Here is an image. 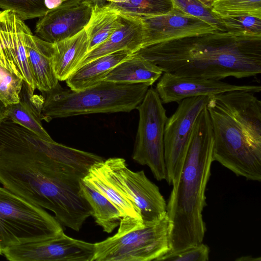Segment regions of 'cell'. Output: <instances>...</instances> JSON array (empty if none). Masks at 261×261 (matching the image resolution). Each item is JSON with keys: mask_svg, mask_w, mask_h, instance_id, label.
Wrapping results in <instances>:
<instances>
[{"mask_svg": "<svg viewBox=\"0 0 261 261\" xmlns=\"http://www.w3.org/2000/svg\"><path fill=\"white\" fill-rule=\"evenodd\" d=\"M95 162L94 153L44 140L9 119L0 122V182L75 231L92 215L80 183Z\"/></svg>", "mask_w": 261, "mask_h": 261, "instance_id": "cell-1", "label": "cell"}, {"mask_svg": "<svg viewBox=\"0 0 261 261\" xmlns=\"http://www.w3.org/2000/svg\"><path fill=\"white\" fill-rule=\"evenodd\" d=\"M135 53L163 72L180 76L221 80L261 73V36L199 34L150 45Z\"/></svg>", "mask_w": 261, "mask_h": 261, "instance_id": "cell-2", "label": "cell"}, {"mask_svg": "<svg viewBox=\"0 0 261 261\" xmlns=\"http://www.w3.org/2000/svg\"><path fill=\"white\" fill-rule=\"evenodd\" d=\"M214 133L213 158L237 176L261 181V102L236 90L208 97Z\"/></svg>", "mask_w": 261, "mask_h": 261, "instance_id": "cell-3", "label": "cell"}, {"mask_svg": "<svg viewBox=\"0 0 261 261\" xmlns=\"http://www.w3.org/2000/svg\"><path fill=\"white\" fill-rule=\"evenodd\" d=\"M214 133L206 107L194 124L181 171L172 185L166 214L170 225V250L202 242L205 189L213 161Z\"/></svg>", "mask_w": 261, "mask_h": 261, "instance_id": "cell-4", "label": "cell"}, {"mask_svg": "<svg viewBox=\"0 0 261 261\" xmlns=\"http://www.w3.org/2000/svg\"><path fill=\"white\" fill-rule=\"evenodd\" d=\"M150 87L145 83L105 80L79 91L63 89L59 85L51 91L42 92L41 119L49 122L55 118L81 115L129 112L142 102Z\"/></svg>", "mask_w": 261, "mask_h": 261, "instance_id": "cell-5", "label": "cell"}, {"mask_svg": "<svg viewBox=\"0 0 261 261\" xmlns=\"http://www.w3.org/2000/svg\"><path fill=\"white\" fill-rule=\"evenodd\" d=\"M61 223L44 208L0 187V255L7 248L55 238Z\"/></svg>", "mask_w": 261, "mask_h": 261, "instance_id": "cell-6", "label": "cell"}, {"mask_svg": "<svg viewBox=\"0 0 261 261\" xmlns=\"http://www.w3.org/2000/svg\"><path fill=\"white\" fill-rule=\"evenodd\" d=\"M93 261H150L171 250L170 225L165 215L155 221L117 232L94 244Z\"/></svg>", "mask_w": 261, "mask_h": 261, "instance_id": "cell-7", "label": "cell"}, {"mask_svg": "<svg viewBox=\"0 0 261 261\" xmlns=\"http://www.w3.org/2000/svg\"><path fill=\"white\" fill-rule=\"evenodd\" d=\"M136 109L139 119L133 159L149 167L156 180H166L164 135L168 117L155 89L148 88Z\"/></svg>", "mask_w": 261, "mask_h": 261, "instance_id": "cell-8", "label": "cell"}, {"mask_svg": "<svg viewBox=\"0 0 261 261\" xmlns=\"http://www.w3.org/2000/svg\"><path fill=\"white\" fill-rule=\"evenodd\" d=\"M209 96H200L182 99L175 112L167 118L164 135L166 181L176 182L181 171L195 122L206 107Z\"/></svg>", "mask_w": 261, "mask_h": 261, "instance_id": "cell-9", "label": "cell"}, {"mask_svg": "<svg viewBox=\"0 0 261 261\" xmlns=\"http://www.w3.org/2000/svg\"><path fill=\"white\" fill-rule=\"evenodd\" d=\"M94 244L64 232L47 240L14 246L3 253L10 261H93Z\"/></svg>", "mask_w": 261, "mask_h": 261, "instance_id": "cell-10", "label": "cell"}, {"mask_svg": "<svg viewBox=\"0 0 261 261\" xmlns=\"http://www.w3.org/2000/svg\"><path fill=\"white\" fill-rule=\"evenodd\" d=\"M106 160L122 188L139 209L144 224L158 220L166 215L167 203L164 197L143 170L132 171L123 158Z\"/></svg>", "mask_w": 261, "mask_h": 261, "instance_id": "cell-11", "label": "cell"}, {"mask_svg": "<svg viewBox=\"0 0 261 261\" xmlns=\"http://www.w3.org/2000/svg\"><path fill=\"white\" fill-rule=\"evenodd\" d=\"M28 28L13 11H0V64L20 77L34 93L37 88L24 43Z\"/></svg>", "mask_w": 261, "mask_h": 261, "instance_id": "cell-12", "label": "cell"}, {"mask_svg": "<svg viewBox=\"0 0 261 261\" xmlns=\"http://www.w3.org/2000/svg\"><path fill=\"white\" fill-rule=\"evenodd\" d=\"M155 90L163 103L176 102L200 96H210L226 92L242 90L258 93L260 85H238L221 80L198 77H184L168 72H163Z\"/></svg>", "mask_w": 261, "mask_h": 261, "instance_id": "cell-13", "label": "cell"}, {"mask_svg": "<svg viewBox=\"0 0 261 261\" xmlns=\"http://www.w3.org/2000/svg\"><path fill=\"white\" fill-rule=\"evenodd\" d=\"M141 18L144 28V36L141 48L190 35L220 32L175 6L166 14Z\"/></svg>", "mask_w": 261, "mask_h": 261, "instance_id": "cell-14", "label": "cell"}, {"mask_svg": "<svg viewBox=\"0 0 261 261\" xmlns=\"http://www.w3.org/2000/svg\"><path fill=\"white\" fill-rule=\"evenodd\" d=\"M83 180L106 196L119 211L121 215L120 229L144 225L139 209L122 188L106 160L94 164Z\"/></svg>", "mask_w": 261, "mask_h": 261, "instance_id": "cell-15", "label": "cell"}, {"mask_svg": "<svg viewBox=\"0 0 261 261\" xmlns=\"http://www.w3.org/2000/svg\"><path fill=\"white\" fill-rule=\"evenodd\" d=\"M92 9L90 3L79 0L51 10L39 18L35 35L51 43L71 37L85 28Z\"/></svg>", "mask_w": 261, "mask_h": 261, "instance_id": "cell-16", "label": "cell"}, {"mask_svg": "<svg viewBox=\"0 0 261 261\" xmlns=\"http://www.w3.org/2000/svg\"><path fill=\"white\" fill-rule=\"evenodd\" d=\"M24 43L37 89L41 92L56 89L60 84L53 65V43L34 35L29 27L24 34Z\"/></svg>", "mask_w": 261, "mask_h": 261, "instance_id": "cell-17", "label": "cell"}, {"mask_svg": "<svg viewBox=\"0 0 261 261\" xmlns=\"http://www.w3.org/2000/svg\"><path fill=\"white\" fill-rule=\"evenodd\" d=\"M122 24L103 43L87 54L79 68L100 57L122 50L132 54L141 48L143 42L144 28L139 16L121 13Z\"/></svg>", "mask_w": 261, "mask_h": 261, "instance_id": "cell-18", "label": "cell"}, {"mask_svg": "<svg viewBox=\"0 0 261 261\" xmlns=\"http://www.w3.org/2000/svg\"><path fill=\"white\" fill-rule=\"evenodd\" d=\"M19 102L7 106L8 116L13 122L34 133L41 138L54 140L41 123L43 96L35 95L23 81Z\"/></svg>", "mask_w": 261, "mask_h": 261, "instance_id": "cell-19", "label": "cell"}, {"mask_svg": "<svg viewBox=\"0 0 261 261\" xmlns=\"http://www.w3.org/2000/svg\"><path fill=\"white\" fill-rule=\"evenodd\" d=\"M53 65L59 81H66L78 68L88 53V39L85 29L76 35L53 43Z\"/></svg>", "mask_w": 261, "mask_h": 261, "instance_id": "cell-20", "label": "cell"}, {"mask_svg": "<svg viewBox=\"0 0 261 261\" xmlns=\"http://www.w3.org/2000/svg\"><path fill=\"white\" fill-rule=\"evenodd\" d=\"M131 55L129 51L122 50L93 60L73 72L65 81L67 85L74 91L93 87L103 81L114 67Z\"/></svg>", "mask_w": 261, "mask_h": 261, "instance_id": "cell-21", "label": "cell"}, {"mask_svg": "<svg viewBox=\"0 0 261 261\" xmlns=\"http://www.w3.org/2000/svg\"><path fill=\"white\" fill-rule=\"evenodd\" d=\"M163 72L151 61L133 54L114 67L103 80L118 83H145L150 86Z\"/></svg>", "mask_w": 261, "mask_h": 261, "instance_id": "cell-22", "label": "cell"}, {"mask_svg": "<svg viewBox=\"0 0 261 261\" xmlns=\"http://www.w3.org/2000/svg\"><path fill=\"white\" fill-rule=\"evenodd\" d=\"M121 24L120 12L109 3L93 6L84 28L88 39V53L105 42Z\"/></svg>", "mask_w": 261, "mask_h": 261, "instance_id": "cell-23", "label": "cell"}, {"mask_svg": "<svg viewBox=\"0 0 261 261\" xmlns=\"http://www.w3.org/2000/svg\"><path fill=\"white\" fill-rule=\"evenodd\" d=\"M81 193L92 209L96 223L108 233L119 225L121 215L115 205L103 195L82 179Z\"/></svg>", "mask_w": 261, "mask_h": 261, "instance_id": "cell-24", "label": "cell"}, {"mask_svg": "<svg viewBox=\"0 0 261 261\" xmlns=\"http://www.w3.org/2000/svg\"><path fill=\"white\" fill-rule=\"evenodd\" d=\"M79 0H0V8L13 11L22 20L40 18L48 12Z\"/></svg>", "mask_w": 261, "mask_h": 261, "instance_id": "cell-25", "label": "cell"}, {"mask_svg": "<svg viewBox=\"0 0 261 261\" xmlns=\"http://www.w3.org/2000/svg\"><path fill=\"white\" fill-rule=\"evenodd\" d=\"M212 11L226 32L235 35L261 36V16L245 12Z\"/></svg>", "mask_w": 261, "mask_h": 261, "instance_id": "cell-26", "label": "cell"}, {"mask_svg": "<svg viewBox=\"0 0 261 261\" xmlns=\"http://www.w3.org/2000/svg\"><path fill=\"white\" fill-rule=\"evenodd\" d=\"M111 5L121 13L141 18L166 14L174 7L172 0H126L123 4Z\"/></svg>", "mask_w": 261, "mask_h": 261, "instance_id": "cell-27", "label": "cell"}, {"mask_svg": "<svg viewBox=\"0 0 261 261\" xmlns=\"http://www.w3.org/2000/svg\"><path fill=\"white\" fill-rule=\"evenodd\" d=\"M174 5L184 12L209 24L220 32H226L212 8H208L198 0H172Z\"/></svg>", "mask_w": 261, "mask_h": 261, "instance_id": "cell-28", "label": "cell"}, {"mask_svg": "<svg viewBox=\"0 0 261 261\" xmlns=\"http://www.w3.org/2000/svg\"><path fill=\"white\" fill-rule=\"evenodd\" d=\"M23 80L0 64V99L6 106L20 100Z\"/></svg>", "mask_w": 261, "mask_h": 261, "instance_id": "cell-29", "label": "cell"}, {"mask_svg": "<svg viewBox=\"0 0 261 261\" xmlns=\"http://www.w3.org/2000/svg\"><path fill=\"white\" fill-rule=\"evenodd\" d=\"M209 253V247L202 242L179 249L170 250L158 260L207 261Z\"/></svg>", "mask_w": 261, "mask_h": 261, "instance_id": "cell-30", "label": "cell"}, {"mask_svg": "<svg viewBox=\"0 0 261 261\" xmlns=\"http://www.w3.org/2000/svg\"><path fill=\"white\" fill-rule=\"evenodd\" d=\"M212 9L218 11L245 12L261 16V0H215Z\"/></svg>", "mask_w": 261, "mask_h": 261, "instance_id": "cell-31", "label": "cell"}, {"mask_svg": "<svg viewBox=\"0 0 261 261\" xmlns=\"http://www.w3.org/2000/svg\"><path fill=\"white\" fill-rule=\"evenodd\" d=\"M8 109L0 99V121L7 118Z\"/></svg>", "mask_w": 261, "mask_h": 261, "instance_id": "cell-32", "label": "cell"}, {"mask_svg": "<svg viewBox=\"0 0 261 261\" xmlns=\"http://www.w3.org/2000/svg\"><path fill=\"white\" fill-rule=\"evenodd\" d=\"M86 2L90 3L93 6L98 4V5H103L106 4L103 0H85Z\"/></svg>", "mask_w": 261, "mask_h": 261, "instance_id": "cell-33", "label": "cell"}, {"mask_svg": "<svg viewBox=\"0 0 261 261\" xmlns=\"http://www.w3.org/2000/svg\"><path fill=\"white\" fill-rule=\"evenodd\" d=\"M206 7L212 8V5L215 0H198Z\"/></svg>", "mask_w": 261, "mask_h": 261, "instance_id": "cell-34", "label": "cell"}, {"mask_svg": "<svg viewBox=\"0 0 261 261\" xmlns=\"http://www.w3.org/2000/svg\"><path fill=\"white\" fill-rule=\"evenodd\" d=\"M236 260H239V261H250V260H257V258H253L251 256H243L241 257H239V258H237Z\"/></svg>", "mask_w": 261, "mask_h": 261, "instance_id": "cell-35", "label": "cell"}]
</instances>
